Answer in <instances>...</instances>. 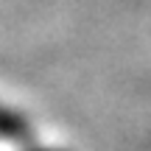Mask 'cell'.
<instances>
[{
    "mask_svg": "<svg viewBox=\"0 0 151 151\" xmlns=\"http://www.w3.org/2000/svg\"><path fill=\"white\" fill-rule=\"evenodd\" d=\"M34 151H62V148H34Z\"/></svg>",
    "mask_w": 151,
    "mask_h": 151,
    "instance_id": "2",
    "label": "cell"
},
{
    "mask_svg": "<svg viewBox=\"0 0 151 151\" xmlns=\"http://www.w3.org/2000/svg\"><path fill=\"white\" fill-rule=\"evenodd\" d=\"M0 137L3 140H28L31 129H28L25 118H20V115L0 106Z\"/></svg>",
    "mask_w": 151,
    "mask_h": 151,
    "instance_id": "1",
    "label": "cell"
}]
</instances>
